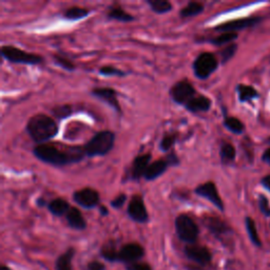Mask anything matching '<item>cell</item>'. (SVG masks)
I'll return each mask as SVG.
<instances>
[{
    "label": "cell",
    "instance_id": "cell-20",
    "mask_svg": "<svg viewBox=\"0 0 270 270\" xmlns=\"http://www.w3.org/2000/svg\"><path fill=\"white\" fill-rule=\"evenodd\" d=\"M204 222H205V225L207 226V228L215 235L224 234L229 231V227L226 225V223H224L222 220L218 218L209 217L205 219Z\"/></svg>",
    "mask_w": 270,
    "mask_h": 270
},
{
    "label": "cell",
    "instance_id": "cell-5",
    "mask_svg": "<svg viewBox=\"0 0 270 270\" xmlns=\"http://www.w3.org/2000/svg\"><path fill=\"white\" fill-rule=\"evenodd\" d=\"M175 230L179 239L188 244L196 243L200 233L198 225L187 214H179L175 219Z\"/></svg>",
    "mask_w": 270,
    "mask_h": 270
},
{
    "label": "cell",
    "instance_id": "cell-46",
    "mask_svg": "<svg viewBox=\"0 0 270 270\" xmlns=\"http://www.w3.org/2000/svg\"><path fill=\"white\" fill-rule=\"evenodd\" d=\"M269 142H270V138H269Z\"/></svg>",
    "mask_w": 270,
    "mask_h": 270
},
{
    "label": "cell",
    "instance_id": "cell-44",
    "mask_svg": "<svg viewBox=\"0 0 270 270\" xmlns=\"http://www.w3.org/2000/svg\"><path fill=\"white\" fill-rule=\"evenodd\" d=\"M100 211H101V214L102 215H108V213H109V211H108V209L105 206H102L100 208Z\"/></svg>",
    "mask_w": 270,
    "mask_h": 270
},
{
    "label": "cell",
    "instance_id": "cell-23",
    "mask_svg": "<svg viewBox=\"0 0 270 270\" xmlns=\"http://www.w3.org/2000/svg\"><path fill=\"white\" fill-rule=\"evenodd\" d=\"M203 12H204V6L202 4H200V3H189L186 7H184L181 10L179 16L182 18H189V17L198 16Z\"/></svg>",
    "mask_w": 270,
    "mask_h": 270
},
{
    "label": "cell",
    "instance_id": "cell-27",
    "mask_svg": "<svg viewBox=\"0 0 270 270\" xmlns=\"http://www.w3.org/2000/svg\"><path fill=\"white\" fill-rule=\"evenodd\" d=\"M90 14L87 9L79 8V7H72L68 9L66 12L63 13V17L68 20H80L87 17Z\"/></svg>",
    "mask_w": 270,
    "mask_h": 270
},
{
    "label": "cell",
    "instance_id": "cell-30",
    "mask_svg": "<svg viewBox=\"0 0 270 270\" xmlns=\"http://www.w3.org/2000/svg\"><path fill=\"white\" fill-rule=\"evenodd\" d=\"M245 225H246V229H247L248 235H249L251 242L255 246H261V240H260V237H258L257 231H256V227H255V224H254L253 220L250 219V218H246Z\"/></svg>",
    "mask_w": 270,
    "mask_h": 270
},
{
    "label": "cell",
    "instance_id": "cell-13",
    "mask_svg": "<svg viewBox=\"0 0 270 270\" xmlns=\"http://www.w3.org/2000/svg\"><path fill=\"white\" fill-rule=\"evenodd\" d=\"M144 255V248L136 244L130 243L123 246L118 251V261L126 263H133Z\"/></svg>",
    "mask_w": 270,
    "mask_h": 270
},
{
    "label": "cell",
    "instance_id": "cell-6",
    "mask_svg": "<svg viewBox=\"0 0 270 270\" xmlns=\"http://www.w3.org/2000/svg\"><path fill=\"white\" fill-rule=\"evenodd\" d=\"M219 61L212 53L203 52L193 62V72L199 79H207L218 69Z\"/></svg>",
    "mask_w": 270,
    "mask_h": 270
},
{
    "label": "cell",
    "instance_id": "cell-40",
    "mask_svg": "<svg viewBox=\"0 0 270 270\" xmlns=\"http://www.w3.org/2000/svg\"><path fill=\"white\" fill-rule=\"evenodd\" d=\"M128 270H152L146 263H133L128 266Z\"/></svg>",
    "mask_w": 270,
    "mask_h": 270
},
{
    "label": "cell",
    "instance_id": "cell-12",
    "mask_svg": "<svg viewBox=\"0 0 270 270\" xmlns=\"http://www.w3.org/2000/svg\"><path fill=\"white\" fill-rule=\"evenodd\" d=\"M262 20L261 17H249V18H242V19H236L232 21H228V23H225L222 25H219L218 27H215V31L220 32H233L235 33V31H240L246 28L253 27L256 24L260 23Z\"/></svg>",
    "mask_w": 270,
    "mask_h": 270
},
{
    "label": "cell",
    "instance_id": "cell-4",
    "mask_svg": "<svg viewBox=\"0 0 270 270\" xmlns=\"http://www.w3.org/2000/svg\"><path fill=\"white\" fill-rule=\"evenodd\" d=\"M2 55L8 61L20 64H39L44 61V57L33 53H29L13 46H4L0 50Z\"/></svg>",
    "mask_w": 270,
    "mask_h": 270
},
{
    "label": "cell",
    "instance_id": "cell-16",
    "mask_svg": "<svg viewBox=\"0 0 270 270\" xmlns=\"http://www.w3.org/2000/svg\"><path fill=\"white\" fill-rule=\"evenodd\" d=\"M211 101L207 96L197 94L193 99L185 106V109L192 113H199V112H207L211 108Z\"/></svg>",
    "mask_w": 270,
    "mask_h": 270
},
{
    "label": "cell",
    "instance_id": "cell-22",
    "mask_svg": "<svg viewBox=\"0 0 270 270\" xmlns=\"http://www.w3.org/2000/svg\"><path fill=\"white\" fill-rule=\"evenodd\" d=\"M236 91H237V94H239V100L241 103L250 102L258 97L257 91L253 87H251V85L239 84L236 87Z\"/></svg>",
    "mask_w": 270,
    "mask_h": 270
},
{
    "label": "cell",
    "instance_id": "cell-33",
    "mask_svg": "<svg viewBox=\"0 0 270 270\" xmlns=\"http://www.w3.org/2000/svg\"><path fill=\"white\" fill-rule=\"evenodd\" d=\"M53 60L55 61L57 66L67 71H74L76 69L75 68V64L68 57H64L60 55V54H53Z\"/></svg>",
    "mask_w": 270,
    "mask_h": 270
},
{
    "label": "cell",
    "instance_id": "cell-36",
    "mask_svg": "<svg viewBox=\"0 0 270 270\" xmlns=\"http://www.w3.org/2000/svg\"><path fill=\"white\" fill-rule=\"evenodd\" d=\"M102 254L108 261H118V252L115 250V248L112 245L105 247L102 251Z\"/></svg>",
    "mask_w": 270,
    "mask_h": 270
},
{
    "label": "cell",
    "instance_id": "cell-1",
    "mask_svg": "<svg viewBox=\"0 0 270 270\" xmlns=\"http://www.w3.org/2000/svg\"><path fill=\"white\" fill-rule=\"evenodd\" d=\"M33 154L46 164L62 167L79 163L85 156L83 147L41 144L33 149Z\"/></svg>",
    "mask_w": 270,
    "mask_h": 270
},
{
    "label": "cell",
    "instance_id": "cell-34",
    "mask_svg": "<svg viewBox=\"0 0 270 270\" xmlns=\"http://www.w3.org/2000/svg\"><path fill=\"white\" fill-rule=\"evenodd\" d=\"M101 75H104V76H118V77H125L127 73L122 71L121 69H117L112 66H105L102 67L99 71Z\"/></svg>",
    "mask_w": 270,
    "mask_h": 270
},
{
    "label": "cell",
    "instance_id": "cell-42",
    "mask_svg": "<svg viewBox=\"0 0 270 270\" xmlns=\"http://www.w3.org/2000/svg\"><path fill=\"white\" fill-rule=\"evenodd\" d=\"M262 184H263V186H264L268 191H270V175L264 176V177L262 178Z\"/></svg>",
    "mask_w": 270,
    "mask_h": 270
},
{
    "label": "cell",
    "instance_id": "cell-3",
    "mask_svg": "<svg viewBox=\"0 0 270 270\" xmlns=\"http://www.w3.org/2000/svg\"><path fill=\"white\" fill-rule=\"evenodd\" d=\"M115 134L112 131L104 130L97 132L89 142L83 146L85 156L95 157L107 155L113 149Z\"/></svg>",
    "mask_w": 270,
    "mask_h": 270
},
{
    "label": "cell",
    "instance_id": "cell-14",
    "mask_svg": "<svg viewBox=\"0 0 270 270\" xmlns=\"http://www.w3.org/2000/svg\"><path fill=\"white\" fill-rule=\"evenodd\" d=\"M185 253L191 261L201 265H206L211 261V253L206 247L191 245L185 248Z\"/></svg>",
    "mask_w": 270,
    "mask_h": 270
},
{
    "label": "cell",
    "instance_id": "cell-37",
    "mask_svg": "<svg viewBox=\"0 0 270 270\" xmlns=\"http://www.w3.org/2000/svg\"><path fill=\"white\" fill-rule=\"evenodd\" d=\"M258 207L266 217H270V205L266 197L260 196L258 197Z\"/></svg>",
    "mask_w": 270,
    "mask_h": 270
},
{
    "label": "cell",
    "instance_id": "cell-38",
    "mask_svg": "<svg viewBox=\"0 0 270 270\" xmlns=\"http://www.w3.org/2000/svg\"><path fill=\"white\" fill-rule=\"evenodd\" d=\"M126 201H127V196L124 193H121V194H118L115 199H113L110 203H111V206L113 208L118 209V208H122L124 206Z\"/></svg>",
    "mask_w": 270,
    "mask_h": 270
},
{
    "label": "cell",
    "instance_id": "cell-7",
    "mask_svg": "<svg viewBox=\"0 0 270 270\" xmlns=\"http://www.w3.org/2000/svg\"><path fill=\"white\" fill-rule=\"evenodd\" d=\"M170 97L175 104L185 107L194 96L198 94L196 88L193 87L191 82L184 79L179 80L172 85L169 91Z\"/></svg>",
    "mask_w": 270,
    "mask_h": 270
},
{
    "label": "cell",
    "instance_id": "cell-41",
    "mask_svg": "<svg viewBox=\"0 0 270 270\" xmlns=\"http://www.w3.org/2000/svg\"><path fill=\"white\" fill-rule=\"evenodd\" d=\"M88 270H105V265L101 262H91L88 265Z\"/></svg>",
    "mask_w": 270,
    "mask_h": 270
},
{
    "label": "cell",
    "instance_id": "cell-2",
    "mask_svg": "<svg viewBox=\"0 0 270 270\" xmlns=\"http://www.w3.org/2000/svg\"><path fill=\"white\" fill-rule=\"evenodd\" d=\"M26 130L35 143L41 145L57 135L58 126L51 116L39 113L28 121Z\"/></svg>",
    "mask_w": 270,
    "mask_h": 270
},
{
    "label": "cell",
    "instance_id": "cell-26",
    "mask_svg": "<svg viewBox=\"0 0 270 270\" xmlns=\"http://www.w3.org/2000/svg\"><path fill=\"white\" fill-rule=\"evenodd\" d=\"M150 9L156 14H166L172 10V5L166 0H147Z\"/></svg>",
    "mask_w": 270,
    "mask_h": 270
},
{
    "label": "cell",
    "instance_id": "cell-19",
    "mask_svg": "<svg viewBox=\"0 0 270 270\" xmlns=\"http://www.w3.org/2000/svg\"><path fill=\"white\" fill-rule=\"evenodd\" d=\"M48 209L53 215H56V217H61V215L67 214L69 212V210L71 209V207L66 200L61 199V198H57L55 200L51 201L48 204Z\"/></svg>",
    "mask_w": 270,
    "mask_h": 270
},
{
    "label": "cell",
    "instance_id": "cell-39",
    "mask_svg": "<svg viewBox=\"0 0 270 270\" xmlns=\"http://www.w3.org/2000/svg\"><path fill=\"white\" fill-rule=\"evenodd\" d=\"M165 159L168 161L169 167H176L179 165V158L178 156L173 152V151H170V152L167 154Z\"/></svg>",
    "mask_w": 270,
    "mask_h": 270
},
{
    "label": "cell",
    "instance_id": "cell-17",
    "mask_svg": "<svg viewBox=\"0 0 270 270\" xmlns=\"http://www.w3.org/2000/svg\"><path fill=\"white\" fill-rule=\"evenodd\" d=\"M168 167H169L168 161L165 158H159L153 161L152 164H150L144 177L146 181H154L163 175L167 171Z\"/></svg>",
    "mask_w": 270,
    "mask_h": 270
},
{
    "label": "cell",
    "instance_id": "cell-10",
    "mask_svg": "<svg viewBox=\"0 0 270 270\" xmlns=\"http://www.w3.org/2000/svg\"><path fill=\"white\" fill-rule=\"evenodd\" d=\"M128 215L137 223H146L149 219L145 202L140 196H133L127 209Z\"/></svg>",
    "mask_w": 270,
    "mask_h": 270
},
{
    "label": "cell",
    "instance_id": "cell-9",
    "mask_svg": "<svg viewBox=\"0 0 270 270\" xmlns=\"http://www.w3.org/2000/svg\"><path fill=\"white\" fill-rule=\"evenodd\" d=\"M74 202L85 209H92L100 203V194L92 188H82L73 193Z\"/></svg>",
    "mask_w": 270,
    "mask_h": 270
},
{
    "label": "cell",
    "instance_id": "cell-45",
    "mask_svg": "<svg viewBox=\"0 0 270 270\" xmlns=\"http://www.w3.org/2000/svg\"><path fill=\"white\" fill-rule=\"evenodd\" d=\"M2 270H11V269L8 268L7 266H3V267H2Z\"/></svg>",
    "mask_w": 270,
    "mask_h": 270
},
{
    "label": "cell",
    "instance_id": "cell-28",
    "mask_svg": "<svg viewBox=\"0 0 270 270\" xmlns=\"http://www.w3.org/2000/svg\"><path fill=\"white\" fill-rule=\"evenodd\" d=\"M224 126L234 134H242L245 129L244 124L236 117H226L224 120Z\"/></svg>",
    "mask_w": 270,
    "mask_h": 270
},
{
    "label": "cell",
    "instance_id": "cell-29",
    "mask_svg": "<svg viewBox=\"0 0 270 270\" xmlns=\"http://www.w3.org/2000/svg\"><path fill=\"white\" fill-rule=\"evenodd\" d=\"M51 112L54 116L58 118V120H64V118L69 117L73 113V108L71 105L68 104L58 105L56 107H54Z\"/></svg>",
    "mask_w": 270,
    "mask_h": 270
},
{
    "label": "cell",
    "instance_id": "cell-25",
    "mask_svg": "<svg viewBox=\"0 0 270 270\" xmlns=\"http://www.w3.org/2000/svg\"><path fill=\"white\" fill-rule=\"evenodd\" d=\"M236 155L235 148L229 143H223L220 149V156L223 164H228L234 160Z\"/></svg>",
    "mask_w": 270,
    "mask_h": 270
},
{
    "label": "cell",
    "instance_id": "cell-8",
    "mask_svg": "<svg viewBox=\"0 0 270 270\" xmlns=\"http://www.w3.org/2000/svg\"><path fill=\"white\" fill-rule=\"evenodd\" d=\"M194 193L199 197L208 200L218 209L224 211V203L220 197L217 186H215V184L213 182L201 184V185H199L196 189H194Z\"/></svg>",
    "mask_w": 270,
    "mask_h": 270
},
{
    "label": "cell",
    "instance_id": "cell-18",
    "mask_svg": "<svg viewBox=\"0 0 270 270\" xmlns=\"http://www.w3.org/2000/svg\"><path fill=\"white\" fill-rule=\"evenodd\" d=\"M67 215V222L68 225L73 229L76 230H83L87 227V223H85V220L83 219L81 212L79 209L71 207L69 212L66 214Z\"/></svg>",
    "mask_w": 270,
    "mask_h": 270
},
{
    "label": "cell",
    "instance_id": "cell-24",
    "mask_svg": "<svg viewBox=\"0 0 270 270\" xmlns=\"http://www.w3.org/2000/svg\"><path fill=\"white\" fill-rule=\"evenodd\" d=\"M75 254L73 248H70L63 254H61L56 261V270H73L72 258Z\"/></svg>",
    "mask_w": 270,
    "mask_h": 270
},
{
    "label": "cell",
    "instance_id": "cell-35",
    "mask_svg": "<svg viewBox=\"0 0 270 270\" xmlns=\"http://www.w3.org/2000/svg\"><path fill=\"white\" fill-rule=\"evenodd\" d=\"M237 50V46L235 44H231L228 47H226L224 50L221 51V59L222 63H225L228 60H230Z\"/></svg>",
    "mask_w": 270,
    "mask_h": 270
},
{
    "label": "cell",
    "instance_id": "cell-15",
    "mask_svg": "<svg viewBox=\"0 0 270 270\" xmlns=\"http://www.w3.org/2000/svg\"><path fill=\"white\" fill-rule=\"evenodd\" d=\"M151 154H142L134 158L131 166V178L134 181H138L145 176L146 171L150 166Z\"/></svg>",
    "mask_w": 270,
    "mask_h": 270
},
{
    "label": "cell",
    "instance_id": "cell-31",
    "mask_svg": "<svg viewBox=\"0 0 270 270\" xmlns=\"http://www.w3.org/2000/svg\"><path fill=\"white\" fill-rule=\"evenodd\" d=\"M176 139H177L176 134L172 133L165 134L159 143V149L163 151V152H170L172 147H173L174 144L176 143Z\"/></svg>",
    "mask_w": 270,
    "mask_h": 270
},
{
    "label": "cell",
    "instance_id": "cell-43",
    "mask_svg": "<svg viewBox=\"0 0 270 270\" xmlns=\"http://www.w3.org/2000/svg\"><path fill=\"white\" fill-rule=\"evenodd\" d=\"M263 160L265 161V163H267L268 165H270V148H268L264 152Z\"/></svg>",
    "mask_w": 270,
    "mask_h": 270
},
{
    "label": "cell",
    "instance_id": "cell-11",
    "mask_svg": "<svg viewBox=\"0 0 270 270\" xmlns=\"http://www.w3.org/2000/svg\"><path fill=\"white\" fill-rule=\"evenodd\" d=\"M91 94L96 99L110 106L117 113H122V107L117 99V92L112 88H94Z\"/></svg>",
    "mask_w": 270,
    "mask_h": 270
},
{
    "label": "cell",
    "instance_id": "cell-21",
    "mask_svg": "<svg viewBox=\"0 0 270 270\" xmlns=\"http://www.w3.org/2000/svg\"><path fill=\"white\" fill-rule=\"evenodd\" d=\"M107 17L109 19L121 21V23H131V21L135 20V17L133 15L127 13L120 6L111 7L109 12L107 14Z\"/></svg>",
    "mask_w": 270,
    "mask_h": 270
},
{
    "label": "cell",
    "instance_id": "cell-32",
    "mask_svg": "<svg viewBox=\"0 0 270 270\" xmlns=\"http://www.w3.org/2000/svg\"><path fill=\"white\" fill-rule=\"evenodd\" d=\"M236 38H237V34L236 33H233V32H226V33H223V34L219 35L218 37L212 38L209 41L211 42L212 45L223 46L225 44H228V42L233 41Z\"/></svg>",
    "mask_w": 270,
    "mask_h": 270
}]
</instances>
